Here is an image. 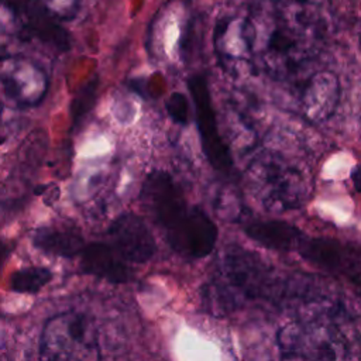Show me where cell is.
<instances>
[{
	"mask_svg": "<svg viewBox=\"0 0 361 361\" xmlns=\"http://www.w3.org/2000/svg\"><path fill=\"white\" fill-rule=\"evenodd\" d=\"M296 251L309 262L338 274L361 288V257L354 248L336 240L303 237Z\"/></svg>",
	"mask_w": 361,
	"mask_h": 361,
	"instance_id": "8",
	"label": "cell"
},
{
	"mask_svg": "<svg viewBox=\"0 0 361 361\" xmlns=\"http://www.w3.org/2000/svg\"><path fill=\"white\" fill-rule=\"evenodd\" d=\"M52 279V272L45 267H25L10 276V288L17 293H37Z\"/></svg>",
	"mask_w": 361,
	"mask_h": 361,
	"instance_id": "15",
	"label": "cell"
},
{
	"mask_svg": "<svg viewBox=\"0 0 361 361\" xmlns=\"http://www.w3.org/2000/svg\"><path fill=\"white\" fill-rule=\"evenodd\" d=\"M45 71L31 58L0 54V96L18 107H32L47 94Z\"/></svg>",
	"mask_w": 361,
	"mask_h": 361,
	"instance_id": "5",
	"label": "cell"
},
{
	"mask_svg": "<svg viewBox=\"0 0 361 361\" xmlns=\"http://www.w3.org/2000/svg\"><path fill=\"white\" fill-rule=\"evenodd\" d=\"M1 141H3V140H0V144H1Z\"/></svg>",
	"mask_w": 361,
	"mask_h": 361,
	"instance_id": "20",
	"label": "cell"
},
{
	"mask_svg": "<svg viewBox=\"0 0 361 361\" xmlns=\"http://www.w3.org/2000/svg\"><path fill=\"white\" fill-rule=\"evenodd\" d=\"M302 324H289L278 333L279 348L286 358H337V340Z\"/></svg>",
	"mask_w": 361,
	"mask_h": 361,
	"instance_id": "10",
	"label": "cell"
},
{
	"mask_svg": "<svg viewBox=\"0 0 361 361\" xmlns=\"http://www.w3.org/2000/svg\"><path fill=\"white\" fill-rule=\"evenodd\" d=\"M165 109H166L169 117L175 123H178L180 126L188 124V121H189V103H188V99L183 93L173 92L169 96V99L166 100Z\"/></svg>",
	"mask_w": 361,
	"mask_h": 361,
	"instance_id": "16",
	"label": "cell"
},
{
	"mask_svg": "<svg viewBox=\"0 0 361 361\" xmlns=\"http://www.w3.org/2000/svg\"><path fill=\"white\" fill-rule=\"evenodd\" d=\"M39 357L47 360H99L97 327L82 312H62L49 317L39 336Z\"/></svg>",
	"mask_w": 361,
	"mask_h": 361,
	"instance_id": "3",
	"label": "cell"
},
{
	"mask_svg": "<svg viewBox=\"0 0 361 361\" xmlns=\"http://www.w3.org/2000/svg\"><path fill=\"white\" fill-rule=\"evenodd\" d=\"M80 268L83 272L106 279L113 283H123L130 279L126 259L111 244L90 243L85 244L80 254Z\"/></svg>",
	"mask_w": 361,
	"mask_h": 361,
	"instance_id": "12",
	"label": "cell"
},
{
	"mask_svg": "<svg viewBox=\"0 0 361 361\" xmlns=\"http://www.w3.org/2000/svg\"><path fill=\"white\" fill-rule=\"evenodd\" d=\"M351 182L354 189L361 193V164L357 165L353 171H351Z\"/></svg>",
	"mask_w": 361,
	"mask_h": 361,
	"instance_id": "18",
	"label": "cell"
},
{
	"mask_svg": "<svg viewBox=\"0 0 361 361\" xmlns=\"http://www.w3.org/2000/svg\"><path fill=\"white\" fill-rule=\"evenodd\" d=\"M244 231L262 247L276 251L298 250L305 237L298 227L282 220H254L245 224Z\"/></svg>",
	"mask_w": 361,
	"mask_h": 361,
	"instance_id": "13",
	"label": "cell"
},
{
	"mask_svg": "<svg viewBox=\"0 0 361 361\" xmlns=\"http://www.w3.org/2000/svg\"><path fill=\"white\" fill-rule=\"evenodd\" d=\"M32 244L51 255L62 258L78 257L85 247V240L73 228L41 227L32 233Z\"/></svg>",
	"mask_w": 361,
	"mask_h": 361,
	"instance_id": "14",
	"label": "cell"
},
{
	"mask_svg": "<svg viewBox=\"0 0 361 361\" xmlns=\"http://www.w3.org/2000/svg\"><path fill=\"white\" fill-rule=\"evenodd\" d=\"M0 117H1V104H0Z\"/></svg>",
	"mask_w": 361,
	"mask_h": 361,
	"instance_id": "19",
	"label": "cell"
},
{
	"mask_svg": "<svg viewBox=\"0 0 361 361\" xmlns=\"http://www.w3.org/2000/svg\"><path fill=\"white\" fill-rule=\"evenodd\" d=\"M338 99L340 83L337 76L329 71L316 72L302 89V111L313 123L324 121L334 113Z\"/></svg>",
	"mask_w": 361,
	"mask_h": 361,
	"instance_id": "11",
	"label": "cell"
},
{
	"mask_svg": "<svg viewBox=\"0 0 361 361\" xmlns=\"http://www.w3.org/2000/svg\"><path fill=\"white\" fill-rule=\"evenodd\" d=\"M250 182L265 207L274 212L292 210L303 203V176L274 157H262L250 166Z\"/></svg>",
	"mask_w": 361,
	"mask_h": 361,
	"instance_id": "4",
	"label": "cell"
},
{
	"mask_svg": "<svg viewBox=\"0 0 361 361\" xmlns=\"http://www.w3.org/2000/svg\"><path fill=\"white\" fill-rule=\"evenodd\" d=\"M188 89L195 104L196 124L202 149L209 164L216 171L227 172L233 166V158L227 144L224 142L219 131L216 111L213 109L206 78L202 75H192L188 79Z\"/></svg>",
	"mask_w": 361,
	"mask_h": 361,
	"instance_id": "6",
	"label": "cell"
},
{
	"mask_svg": "<svg viewBox=\"0 0 361 361\" xmlns=\"http://www.w3.org/2000/svg\"><path fill=\"white\" fill-rule=\"evenodd\" d=\"M111 245L123 259L135 264L149 261L155 251V238L145 221L134 213H123L109 228Z\"/></svg>",
	"mask_w": 361,
	"mask_h": 361,
	"instance_id": "9",
	"label": "cell"
},
{
	"mask_svg": "<svg viewBox=\"0 0 361 361\" xmlns=\"http://www.w3.org/2000/svg\"><path fill=\"white\" fill-rule=\"evenodd\" d=\"M214 49L223 68L233 72L254 65L252 16L228 14L217 20L213 35Z\"/></svg>",
	"mask_w": 361,
	"mask_h": 361,
	"instance_id": "7",
	"label": "cell"
},
{
	"mask_svg": "<svg viewBox=\"0 0 361 361\" xmlns=\"http://www.w3.org/2000/svg\"><path fill=\"white\" fill-rule=\"evenodd\" d=\"M58 20H71L78 14L79 0H42Z\"/></svg>",
	"mask_w": 361,
	"mask_h": 361,
	"instance_id": "17",
	"label": "cell"
},
{
	"mask_svg": "<svg viewBox=\"0 0 361 361\" xmlns=\"http://www.w3.org/2000/svg\"><path fill=\"white\" fill-rule=\"evenodd\" d=\"M141 196L173 251L188 258H204L213 251L217 226L200 207L189 204L166 172L149 173Z\"/></svg>",
	"mask_w": 361,
	"mask_h": 361,
	"instance_id": "2",
	"label": "cell"
},
{
	"mask_svg": "<svg viewBox=\"0 0 361 361\" xmlns=\"http://www.w3.org/2000/svg\"><path fill=\"white\" fill-rule=\"evenodd\" d=\"M254 20V65L278 80L289 79L309 63L320 39L313 10L299 0H288L272 21Z\"/></svg>",
	"mask_w": 361,
	"mask_h": 361,
	"instance_id": "1",
	"label": "cell"
}]
</instances>
